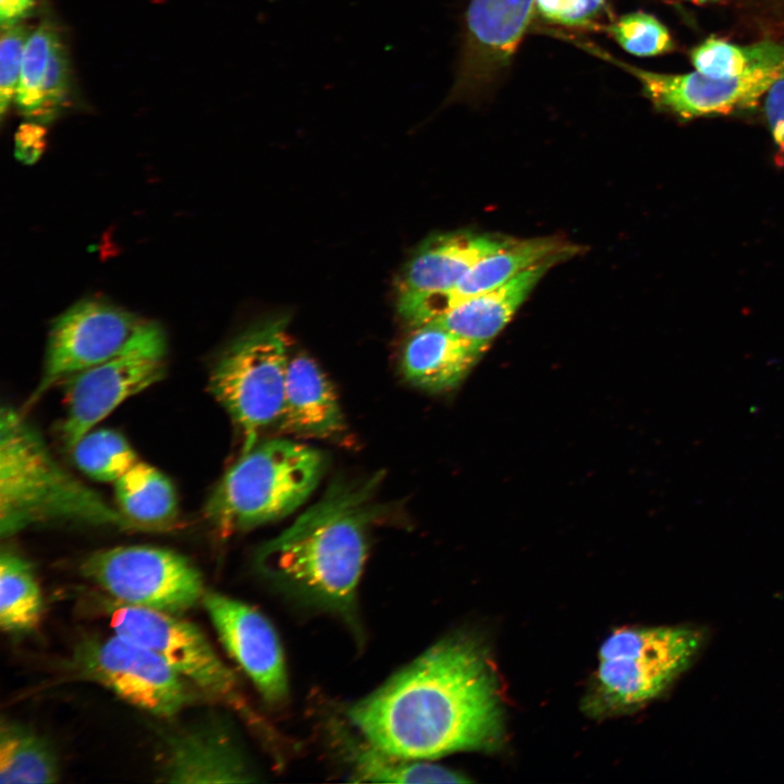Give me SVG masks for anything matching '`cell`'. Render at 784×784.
I'll return each instance as SVG.
<instances>
[{
	"instance_id": "52a82bcc",
	"label": "cell",
	"mask_w": 784,
	"mask_h": 784,
	"mask_svg": "<svg viewBox=\"0 0 784 784\" xmlns=\"http://www.w3.org/2000/svg\"><path fill=\"white\" fill-rule=\"evenodd\" d=\"M114 633L161 656L207 697L238 711L267 738L274 732L252 710L232 670L219 658L206 635L176 614L117 602L110 607Z\"/></svg>"
},
{
	"instance_id": "83f0119b",
	"label": "cell",
	"mask_w": 784,
	"mask_h": 784,
	"mask_svg": "<svg viewBox=\"0 0 784 784\" xmlns=\"http://www.w3.org/2000/svg\"><path fill=\"white\" fill-rule=\"evenodd\" d=\"M626 52L637 57H656L672 52L675 41L667 27L644 11L629 12L604 28Z\"/></svg>"
},
{
	"instance_id": "4fadbf2b",
	"label": "cell",
	"mask_w": 784,
	"mask_h": 784,
	"mask_svg": "<svg viewBox=\"0 0 784 784\" xmlns=\"http://www.w3.org/2000/svg\"><path fill=\"white\" fill-rule=\"evenodd\" d=\"M632 74L644 96L658 109L683 119L728 114L754 107L763 99L784 65L737 77H712L698 71L674 74L627 64L601 49L588 48Z\"/></svg>"
},
{
	"instance_id": "d6986e66",
	"label": "cell",
	"mask_w": 784,
	"mask_h": 784,
	"mask_svg": "<svg viewBox=\"0 0 784 784\" xmlns=\"http://www.w3.org/2000/svg\"><path fill=\"white\" fill-rule=\"evenodd\" d=\"M280 427L311 438H332L345 428L332 383L308 355L290 356Z\"/></svg>"
},
{
	"instance_id": "ba28073f",
	"label": "cell",
	"mask_w": 784,
	"mask_h": 784,
	"mask_svg": "<svg viewBox=\"0 0 784 784\" xmlns=\"http://www.w3.org/2000/svg\"><path fill=\"white\" fill-rule=\"evenodd\" d=\"M84 577L117 602L180 615L203 600L201 574L184 555L151 546H123L88 555Z\"/></svg>"
},
{
	"instance_id": "cb8c5ba5",
	"label": "cell",
	"mask_w": 784,
	"mask_h": 784,
	"mask_svg": "<svg viewBox=\"0 0 784 784\" xmlns=\"http://www.w3.org/2000/svg\"><path fill=\"white\" fill-rule=\"evenodd\" d=\"M44 599L33 565L10 548L0 554V626L8 634L36 628Z\"/></svg>"
},
{
	"instance_id": "4316f807",
	"label": "cell",
	"mask_w": 784,
	"mask_h": 784,
	"mask_svg": "<svg viewBox=\"0 0 784 784\" xmlns=\"http://www.w3.org/2000/svg\"><path fill=\"white\" fill-rule=\"evenodd\" d=\"M59 38L48 23L30 33L24 49L15 103L27 118L35 120L41 105V86L51 50Z\"/></svg>"
},
{
	"instance_id": "d4e9b609",
	"label": "cell",
	"mask_w": 784,
	"mask_h": 784,
	"mask_svg": "<svg viewBox=\"0 0 784 784\" xmlns=\"http://www.w3.org/2000/svg\"><path fill=\"white\" fill-rule=\"evenodd\" d=\"M689 59L705 75L737 77L784 65V46L770 40L739 45L711 36L690 50Z\"/></svg>"
},
{
	"instance_id": "ffe728a7",
	"label": "cell",
	"mask_w": 784,
	"mask_h": 784,
	"mask_svg": "<svg viewBox=\"0 0 784 784\" xmlns=\"http://www.w3.org/2000/svg\"><path fill=\"white\" fill-rule=\"evenodd\" d=\"M561 258L539 262L509 282L470 297L427 323L489 347L544 273ZM426 324V323H425Z\"/></svg>"
},
{
	"instance_id": "484cf974",
	"label": "cell",
	"mask_w": 784,
	"mask_h": 784,
	"mask_svg": "<svg viewBox=\"0 0 784 784\" xmlns=\"http://www.w3.org/2000/svg\"><path fill=\"white\" fill-rule=\"evenodd\" d=\"M70 451L85 475L102 482H115L138 462L124 436L111 429L88 431Z\"/></svg>"
},
{
	"instance_id": "9c48e42d",
	"label": "cell",
	"mask_w": 784,
	"mask_h": 784,
	"mask_svg": "<svg viewBox=\"0 0 784 784\" xmlns=\"http://www.w3.org/2000/svg\"><path fill=\"white\" fill-rule=\"evenodd\" d=\"M70 664L79 677L160 718L177 714L194 697L193 685L161 656L117 633L81 640Z\"/></svg>"
},
{
	"instance_id": "6da1fadb",
	"label": "cell",
	"mask_w": 784,
	"mask_h": 784,
	"mask_svg": "<svg viewBox=\"0 0 784 784\" xmlns=\"http://www.w3.org/2000/svg\"><path fill=\"white\" fill-rule=\"evenodd\" d=\"M497 674L478 636L456 633L428 648L348 709L372 745L407 759L491 751L504 738Z\"/></svg>"
},
{
	"instance_id": "d6a6232c",
	"label": "cell",
	"mask_w": 784,
	"mask_h": 784,
	"mask_svg": "<svg viewBox=\"0 0 784 784\" xmlns=\"http://www.w3.org/2000/svg\"><path fill=\"white\" fill-rule=\"evenodd\" d=\"M46 147L45 128L35 122L22 124L15 134V156L25 164L35 163Z\"/></svg>"
},
{
	"instance_id": "44dd1931",
	"label": "cell",
	"mask_w": 784,
	"mask_h": 784,
	"mask_svg": "<svg viewBox=\"0 0 784 784\" xmlns=\"http://www.w3.org/2000/svg\"><path fill=\"white\" fill-rule=\"evenodd\" d=\"M119 511L138 531L169 529L177 517V499L170 479L156 467L137 462L114 482Z\"/></svg>"
},
{
	"instance_id": "9a60e30c",
	"label": "cell",
	"mask_w": 784,
	"mask_h": 784,
	"mask_svg": "<svg viewBox=\"0 0 784 784\" xmlns=\"http://www.w3.org/2000/svg\"><path fill=\"white\" fill-rule=\"evenodd\" d=\"M511 241L469 232L428 237L407 261L397 280V309L448 292L477 261Z\"/></svg>"
},
{
	"instance_id": "8992f818",
	"label": "cell",
	"mask_w": 784,
	"mask_h": 784,
	"mask_svg": "<svg viewBox=\"0 0 784 784\" xmlns=\"http://www.w3.org/2000/svg\"><path fill=\"white\" fill-rule=\"evenodd\" d=\"M286 324V317L254 324L224 350L210 372L211 394L243 436L242 453L280 417L290 360Z\"/></svg>"
},
{
	"instance_id": "8fae6325",
	"label": "cell",
	"mask_w": 784,
	"mask_h": 784,
	"mask_svg": "<svg viewBox=\"0 0 784 784\" xmlns=\"http://www.w3.org/2000/svg\"><path fill=\"white\" fill-rule=\"evenodd\" d=\"M166 353V334L156 323L125 352L68 379L60 427L63 445L71 450L122 402L161 380Z\"/></svg>"
},
{
	"instance_id": "7a4b0ae2",
	"label": "cell",
	"mask_w": 784,
	"mask_h": 784,
	"mask_svg": "<svg viewBox=\"0 0 784 784\" xmlns=\"http://www.w3.org/2000/svg\"><path fill=\"white\" fill-rule=\"evenodd\" d=\"M377 478L338 481L255 555L259 573L295 601L328 611L358 632L357 588L378 514Z\"/></svg>"
},
{
	"instance_id": "277c9868",
	"label": "cell",
	"mask_w": 784,
	"mask_h": 784,
	"mask_svg": "<svg viewBox=\"0 0 784 784\" xmlns=\"http://www.w3.org/2000/svg\"><path fill=\"white\" fill-rule=\"evenodd\" d=\"M322 452L287 439L257 442L241 454L205 504L223 537L280 519L299 507L324 474Z\"/></svg>"
},
{
	"instance_id": "2e32d148",
	"label": "cell",
	"mask_w": 784,
	"mask_h": 784,
	"mask_svg": "<svg viewBox=\"0 0 784 784\" xmlns=\"http://www.w3.org/2000/svg\"><path fill=\"white\" fill-rule=\"evenodd\" d=\"M573 253L556 238L511 241L477 261L448 292L429 296L399 309L413 327L425 324L455 305L509 282L530 267Z\"/></svg>"
},
{
	"instance_id": "e0dca14e",
	"label": "cell",
	"mask_w": 784,
	"mask_h": 784,
	"mask_svg": "<svg viewBox=\"0 0 784 784\" xmlns=\"http://www.w3.org/2000/svg\"><path fill=\"white\" fill-rule=\"evenodd\" d=\"M160 769L168 783H242L255 781L243 751L220 722L207 721L167 739Z\"/></svg>"
},
{
	"instance_id": "4dcf8cb0",
	"label": "cell",
	"mask_w": 784,
	"mask_h": 784,
	"mask_svg": "<svg viewBox=\"0 0 784 784\" xmlns=\"http://www.w3.org/2000/svg\"><path fill=\"white\" fill-rule=\"evenodd\" d=\"M608 12V0H565L556 24L565 27L595 29L604 27L601 20Z\"/></svg>"
},
{
	"instance_id": "5bb4252c",
	"label": "cell",
	"mask_w": 784,
	"mask_h": 784,
	"mask_svg": "<svg viewBox=\"0 0 784 784\" xmlns=\"http://www.w3.org/2000/svg\"><path fill=\"white\" fill-rule=\"evenodd\" d=\"M203 605L229 654L252 679L262 699L282 705L289 695L284 656L269 620L249 604L205 591Z\"/></svg>"
},
{
	"instance_id": "e575fe53",
	"label": "cell",
	"mask_w": 784,
	"mask_h": 784,
	"mask_svg": "<svg viewBox=\"0 0 784 784\" xmlns=\"http://www.w3.org/2000/svg\"><path fill=\"white\" fill-rule=\"evenodd\" d=\"M565 0H536V12L547 22L556 24Z\"/></svg>"
},
{
	"instance_id": "30bf717a",
	"label": "cell",
	"mask_w": 784,
	"mask_h": 784,
	"mask_svg": "<svg viewBox=\"0 0 784 784\" xmlns=\"http://www.w3.org/2000/svg\"><path fill=\"white\" fill-rule=\"evenodd\" d=\"M155 324L96 298L74 304L50 328L42 372L25 406L35 405L61 381L125 352Z\"/></svg>"
},
{
	"instance_id": "f1b7e54d",
	"label": "cell",
	"mask_w": 784,
	"mask_h": 784,
	"mask_svg": "<svg viewBox=\"0 0 784 784\" xmlns=\"http://www.w3.org/2000/svg\"><path fill=\"white\" fill-rule=\"evenodd\" d=\"M30 33L24 24L1 27L0 41V114L3 117L15 98L23 54Z\"/></svg>"
},
{
	"instance_id": "f546056e",
	"label": "cell",
	"mask_w": 784,
	"mask_h": 784,
	"mask_svg": "<svg viewBox=\"0 0 784 784\" xmlns=\"http://www.w3.org/2000/svg\"><path fill=\"white\" fill-rule=\"evenodd\" d=\"M69 89V59L60 38H58L50 53L41 86V105L35 121L44 123L53 119L64 103Z\"/></svg>"
},
{
	"instance_id": "836d02e7",
	"label": "cell",
	"mask_w": 784,
	"mask_h": 784,
	"mask_svg": "<svg viewBox=\"0 0 784 784\" xmlns=\"http://www.w3.org/2000/svg\"><path fill=\"white\" fill-rule=\"evenodd\" d=\"M35 0H0L1 27L20 23L33 10Z\"/></svg>"
},
{
	"instance_id": "ac0fdd59",
	"label": "cell",
	"mask_w": 784,
	"mask_h": 784,
	"mask_svg": "<svg viewBox=\"0 0 784 784\" xmlns=\"http://www.w3.org/2000/svg\"><path fill=\"white\" fill-rule=\"evenodd\" d=\"M487 348L439 326L420 324L405 341L401 368L415 387L444 392L462 383Z\"/></svg>"
},
{
	"instance_id": "5b68a950",
	"label": "cell",
	"mask_w": 784,
	"mask_h": 784,
	"mask_svg": "<svg viewBox=\"0 0 784 784\" xmlns=\"http://www.w3.org/2000/svg\"><path fill=\"white\" fill-rule=\"evenodd\" d=\"M705 640V632L690 626L615 629L600 646L585 714L601 720L642 708L691 666Z\"/></svg>"
},
{
	"instance_id": "7402d4cb",
	"label": "cell",
	"mask_w": 784,
	"mask_h": 784,
	"mask_svg": "<svg viewBox=\"0 0 784 784\" xmlns=\"http://www.w3.org/2000/svg\"><path fill=\"white\" fill-rule=\"evenodd\" d=\"M59 776L57 754L44 736L16 722H1V784L53 783Z\"/></svg>"
},
{
	"instance_id": "603a6c76",
	"label": "cell",
	"mask_w": 784,
	"mask_h": 784,
	"mask_svg": "<svg viewBox=\"0 0 784 784\" xmlns=\"http://www.w3.org/2000/svg\"><path fill=\"white\" fill-rule=\"evenodd\" d=\"M345 758L351 774L357 782L383 783H468L464 774L429 763L427 760H414L391 755L366 739L355 743L348 739L345 745Z\"/></svg>"
},
{
	"instance_id": "3957f363",
	"label": "cell",
	"mask_w": 784,
	"mask_h": 784,
	"mask_svg": "<svg viewBox=\"0 0 784 784\" xmlns=\"http://www.w3.org/2000/svg\"><path fill=\"white\" fill-rule=\"evenodd\" d=\"M70 523L137 530L119 509L66 471L24 413L0 412V535ZM138 531V530H137Z\"/></svg>"
},
{
	"instance_id": "7c38bea8",
	"label": "cell",
	"mask_w": 784,
	"mask_h": 784,
	"mask_svg": "<svg viewBox=\"0 0 784 784\" xmlns=\"http://www.w3.org/2000/svg\"><path fill=\"white\" fill-rule=\"evenodd\" d=\"M536 0H470L465 15L454 82L448 101L487 96L510 68Z\"/></svg>"
},
{
	"instance_id": "1f68e13d",
	"label": "cell",
	"mask_w": 784,
	"mask_h": 784,
	"mask_svg": "<svg viewBox=\"0 0 784 784\" xmlns=\"http://www.w3.org/2000/svg\"><path fill=\"white\" fill-rule=\"evenodd\" d=\"M763 107L773 138L784 151V72L763 96Z\"/></svg>"
}]
</instances>
